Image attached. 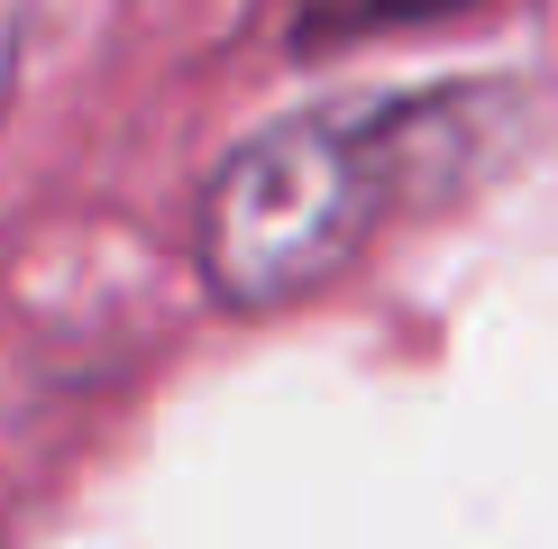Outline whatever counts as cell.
Returning <instances> with one entry per match:
<instances>
[{"instance_id": "cell-1", "label": "cell", "mask_w": 558, "mask_h": 549, "mask_svg": "<svg viewBox=\"0 0 558 549\" xmlns=\"http://www.w3.org/2000/svg\"><path fill=\"white\" fill-rule=\"evenodd\" d=\"M513 91H422L385 110H302L220 156L202 193V284L229 312L312 303L366 257L385 211L449 193L485 166Z\"/></svg>"}, {"instance_id": "cell-2", "label": "cell", "mask_w": 558, "mask_h": 549, "mask_svg": "<svg viewBox=\"0 0 558 549\" xmlns=\"http://www.w3.org/2000/svg\"><path fill=\"white\" fill-rule=\"evenodd\" d=\"M458 10H476V0H293L284 37L302 56H320V46H357V37H385V28H439Z\"/></svg>"}]
</instances>
